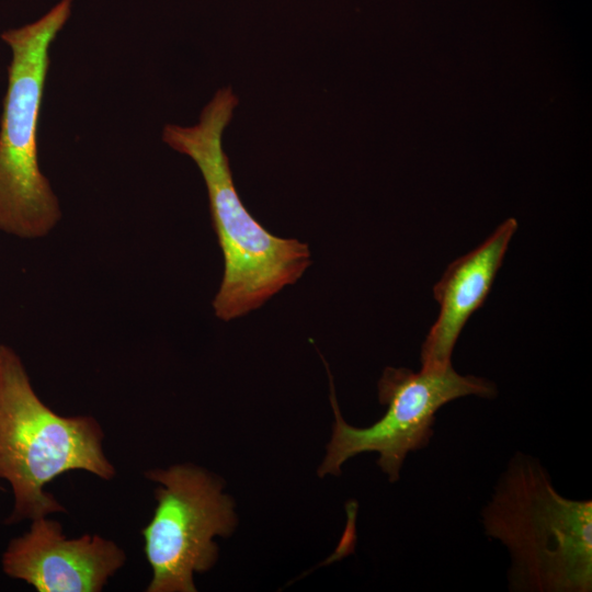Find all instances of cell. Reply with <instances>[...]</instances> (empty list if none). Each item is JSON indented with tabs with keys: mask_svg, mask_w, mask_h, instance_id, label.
<instances>
[{
	"mask_svg": "<svg viewBox=\"0 0 592 592\" xmlns=\"http://www.w3.org/2000/svg\"><path fill=\"white\" fill-rule=\"evenodd\" d=\"M239 103L230 87L217 90L198 122L189 127L168 124L163 141L190 157L206 185L213 228L224 255V275L213 300L224 320L262 306L296 283L310 264L307 243L267 231L246 208L236 190L223 135Z\"/></svg>",
	"mask_w": 592,
	"mask_h": 592,
	"instance_id": "obj_1",
	"label": "cell"
},
{
	"mask_svg": "<svg viewBox=\"0 0 592 592\" xmlns=\"http://www.w3.org/2000/svg\"><path fill=\"white\" fill-rule=\"evenodd\" d=\"M481 520L510 553L511 591L592 590V501L561 496L536 458H511Z\"/></svg>",
	"mask_w": 592,
	"mask_h": 592,
	"instance_id": "obj_2",
	"label": "cell"
},
{
	"mask_svg": "<svg viewBox=\"0 0 592 592\" xmlns=\"http://www.w3.org/2000/svg\"><path fill=\"white\" fill-rule=\"evenodd\" d=\"M104 439L94 417L62 415L47 406L19 353L0 343V482L10 486L13 498L7 525L66 512L45 487L68 471L112 480L116 469Z\"/></svg>",
	"mask_w": 592,
	"mask_h": 592,
	"instance_id": "obj_3",
	"label": "cell"
},
{
	"mask_svg": "<svg viewBox=\"0 0 592 592\" xmlns=\"http://www.w3.org/2000/svg\"><path fill=\"white\" fill-rule=\"evenodd\" d=\"M71 1L61 0L36 22L1 35L12 59L0 128V232L19 239L44 238L61 218L38 164L37 130L49 46L70 16Z\"/></svg>",
	"mask_w": 592,
	"mask_h": 592,
	"instance_id": "obj_4",
	"label": "cell"
},
{
	"mask_svg": "<svg viewBox=\"0 0 592 592\" xmlns=\"http://www.w3.org/2000/svg\"><path fill=\"white\" fill-rule=\"evenodd\" d=\"M466 396L493 398L497 388L485 378L458 374L452 365L422 367L420 372L386 367L378 382L379 402L387 406L385 414L368 428H354L342 419L331 385L335 421L319 476L339 475L346 459L377 452L378 466L390 482L397 481L408 453L429 445L439 409Z\"/></svg>",
	"mask_w": 592,
	"mask_h": 592,
	"instance_id": "obj_5",
	"label": "cell"
},
{
	"mask_svg": "<svg viewBox=\"0 0 592 592\" xmlns=\"http://www.w3.org/2000/svg\"><path fill=\"white\" fill-rule=\"evenodd\" d=\"M145 477L159 483L152 517L141 530L152 573L146 591L195 592L193 574L217 559L213 538L235 527L234 503L214 476L194 465L151 469Z\"/></svg>",
	"mask_w": 592,
	"mask_h": 592,
	"instance_id": "obj_6",
	"label": "cell"
},
{
	"mask_svg": "<svg viewBox=\"0 0 592 592\" xmlns=\"http://www.w3.org/2000/svg\"><path fill=\"white\" fill-rule=\"evenodd\" d=\"M126 559L114 540L99 534L69 538L60 522L42 516L8 543L1 569L37 592H101Z\"/></svg>",
	"mask_w": 592,
	"mask_h": 592,
	"instance_id": "obj_7",
	"label": "cell"
},
{
	"mask_svg": "<svg viewBox=\"0 0 592 592\" xmlns=\"http://www.w3.org/2000/svg\"><path fill=\"white\" fill-rule=\"evenodd\" d=\"M516 228L514 219L505 220L479 247L453 261L434 285L440 312L421 346L422 367L452 365L457 339L487 298Z\"/></svg>",
	"mask_w": 592,
	"mask_h": 592,
	"instance_id": "obj_8",
	"label": "cell"
},
{
	"mask_svg": "<svg viewBox=\"0 0 592 592\" xmlns=\"http://www.w3.org/2000/svg\"><path fill=\"white\" fill-rule=\"evenodd\" d=\"M0 490H1V483H0Z\"/></svg>",
	"mask_w": 592,
	"mask_h": 592,
	"instance_id": "obj_9",
	"label": "cell"
}]
</instances>
